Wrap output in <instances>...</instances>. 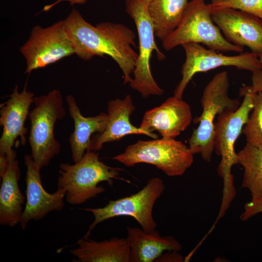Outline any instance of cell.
<instances>
[{
  "mask_svg": "<svg viewBox=\"0 0 262 262\" xmlns=\"http://www.w3.org/2000/svg\"><path fill=\"white\" fill-rule=\"evenodd\" d=\"M70 252L80 262H130L126 238L114 237L98 242L82 238Z\"/></svg>",
  "mask_w": 262,
  "mask_h": 262,
  "instance_id": "ffe728a7",
  "label": "cell"
},
{
  "mask_svg": "<svg viewBox=\"0 0 262 262\" xmlns=\"http://www.w3.org/2000/svg\"><path fill=\"white\" fill-rule=\"evenodd\" d=\"M24 164L26 167V202L19 223L23 229H26L28 223L32 220L39 221L51 212L61 211L64 207L66 195V191L61 188H57L53 193L46 191L41 181V169L31 155H25Z\"/></svg>",
  "mask_w": 262,
  "mask_h": 262,
  "instance_id": "5bb4252c",
  "label": "cell"
},
{
  "mask_svg": "<svg viewBox=\"0 0 262 262\" xmlns=\"http://www.w3.org/2000/svg\"><path fill=\"white\" fill-rule=\"evenodd\" d=\"M210 7L213 22L229 42L243 48L247 47L259 56L261 54L262 20L260 18L233 8Z\"/></svg>",
  "mask_w": 262,
  "mask_h": 262,
  "instance_id": "4fadbf2b",
  "label": "cell"
},
{
  "mask_svg": "<svg viewBox=\"0 0 262 262\" xmlns=\"http://www.w3.org/2000/svg\"><path fill=\"white\" fill-rule=\"evenodd\" d=\"M65 29L75 53L84 60L94 56L107 55L115 61L124 75L123 83L132 80L138 58L132 47H136V35L130 28L122 24L104 22L94 26L87 22L81 14L73 9L64 20Z\"/></svg>",
  "mask_w": 262,
  "mask_h": 262,
  "instance_id": "6da1fadb",
  "label": "cell"
},
{
  "mask_svg": "<svg viewBox=\"0 0 262 262\" xmlns=\"http://www.w3.org/2000/svg\"><path fill=\"white\" fill-rule=\"evenodd\" d=\"M188 0H153L148 11L155 35L162 41L180 24Z\"/></svg>",
  "mask_w": 262,
  "mask_h": 262,
  "instance_id": "44dd1931",
  "label": "cell"
},
{
  "mask_svg": "<svg viewBox=\"0 0 262 262\" xmlns=\"http://www.w3.org/2000/svg\"><path fill=\"white\" fill-rule=\"evenodd\" d=\"M68 1L70 3L71 5H73L75 4H83L85 3L87 1V0H57L56 1L54 2V3L46 5L44 8V11L49 10V9L52 8L53 6H55L57 4H58L59 2H61L62 1Z\"/></svg>",
  "mask_w": 262,
  "mask_h": 262,
  "instance_id": "83f0119b",
  "label": "cell"
},
{
  "mask_svg": "<svg viewBox=\"0 0 262 262\" xmlns=\"http://www.w3.org/2000/svg\"><path fill=\"white\" fill-rule=\"evenodd\" d=\"M178 251H169V252L162 254L155 262H183V257Z\"/></svg>",
  "mask_w": 262,
  "mask_h": 262,
  "instance_id": "4316f807",
  "label": "cell"
},
{
  "mask_svg": "<svg viewBox=\"0 0 262 262\" xmlns=\"http://www.w3.org/2000/svg\"><path fill=\"white\" fill-rule=\"evenodd\" d=\"M181 46L185 51V60L181 67L182 78L176 88L174 95L180 98H182L187 84L196 73L221 66H233L252 73L262 69L259 56L251 51L229 56L206 49L200 44L190 43Z\"/></svg>",
  "mask_w": 262,
  "mask_h": 262,
  "instance_id": "30bf717a",
  "label": "cell"
},
{
  "mask_svg": "<svg viewBox=\"0 0 262 262\" xmlns=\"http://www.w3.org/2000/svg\"><path fill=\"white\" fill-rule=\"evenodd\" d=\"M66 101L70 116L74 121V129L69 142L72 160L74 163H76L82 159L86 151H90L92 135L105 131L108 115L106 113H101L94 116L85 117L81 114L72 95L67 96Z\"/></svg>",
  "mask_w": 262,
  "mask_h": 262,
  "instance_id": "e0dca14e",
  "label": "cell"
},
{
  "mask_svg": "<svg viewBox=\"0 0 262 262\" xmlns=\"http://www.w3.org/2000/svg\"><path fill=\"white\" fill-rule=\"evenodd\" d=\"M34 107L29 114L31 128L29 142L31 157L41 169L47 166L61 150V145L54 137L57 121L62 119L66 111L61 93L54 89L46 95L34 98Z\"/></svg>",
  "mask_w": 262,
  "mask_h": 262,
  "instance_id": "5b68a950",
  "label": "cell"
},
{
  "mask_svg": "<svg viewBox=\"0 0 262 262\" xmlns=\"http://www.w3.org/2000/svg\"><path fill=\"white\" fill-rule=\"evenodd\" d=\"M26 86L27 82L19 93L16 85L8 100L0 105V125L2 127L0 156H5L9 162L16 158V152L13 149L16 140L19 137L22 145L26 143L28 128L25 123L34 98V94L28 91Z\"/></svg>",
  "mask_w": 262,
  "mask_h": 262,
  "instance_id": "7c38bea8",
  "label": "cell"
},
{
  "mask_svg": "<svg viewBox=\"0 0 262 262\" xmlns=\"http://www.w3.org/2000/svg\"><path fill=\"white\" fill-rule=\"evenodd\" d=\"M229 82L228 72L215 74L205 86L200 102L202 112L194 122L197 127L189 139V148L194 154L199 153L205 161L211 162L214 151V120L227 111H234L240 105L238 99L229 96Z\"/></svg>",
  "mask_w": 262,
  "mask_h": 262,
  "instance_id": "277c9868",
  "label": "cell"
},
{
  "mask_svg": "<svg viewBox=\"0 0 262 262\" xmlns=\"http://www.w3.org/2000/svg\"><path fill=\"white\" fill-rule=\"evenodd\" d=\"M20 171L18 161L10 162L0 189V225L13 227L20 223L26 197L19 186Z\"/></svg>",
  "mask_w": 262,
  "mask_h": 262,
  "instance_id": "d6986e66",
  "label": "cell"
},
{
  "mask_svg": "<svg viewBox=\"0 0 262 262\" xmlns=\"http://www.w3.org/2000/svg\"><path fill=\"white\" fill-rule=\"evenodd\" d=\"M135 110L131 97L127 95L123 99L116 98L109 101L107 104L108 122L105 131L96 133L91 137L90 151L100 150L106 143L120 140L130 134H144L157 139L156 134H150L139 127L131 124L130 117Z\"/></svg>",
  "mask_w": 262,
  "mask_h": 262,
  "instance_id": "2e32d148",
  "label": "cell"
},
{
  "mask_svg": "<svg viewBox=\"0 0 262 262\" xmlns=\"http://www.w3.org/2000/svg\"><path fill=\"white\" fill-rule=\"evenodd\" d=\"M164 189L163 180L154 177L149 179L141 190L131 196L110 200L103 207L82 209L84 211L91 213L94 220L82 238H88L90 233L98 224L119 216L133 217L145 231L155 230L157 224L152 216L153 208Z\"/></svg>",
  "mask_w": 262,
  "mask_h": 262,
  "instance_id": "9c48e42d",
  "label": "cell"
},
{
  "mask_svg": "<svg viewBox=\"0 0 262 262\" xmlns=\"http://www.w3.org/2000/svg\"><path fill=\"white\" fill-rule=\"evenodd\" d=\"M125 4L126 12L136 25L139 37V53L133 71L134 78L129 84L145 98L150 95L161 96L164 91L152 76L150 61L153 51H155L159 60H164L165 56L156 44L148 5L141 0H125Z\"/></svg>",
  "mask_w": 262,
  "mask_h": 262,
  "instance_id": "ba28073f",
  "label": "cell"
},
{
  "mask_svg": "<svg viewBox=\"0 0 262 262\" xmlns=\"http://www.w3.org/2000/svg\"><path fill=\"white\" fill-rule=\"evenodd\" d=\"M213 7H227L252 14L262 20V0H211Z\"/></svg>",
  "mask_w": 262,
  "mask_h": 262,
  "instance_id": "cb8c5ba5",
  "label": "cell"
},
{
  "mask_svg": "<svg viewBox=\"0 0 262 262\" xmlns=\"http://www.w3.org/2000/svg\"><path fill=\"white\" fill-rule=\"evenodd\" d=\"M122 169L105 164L100 160L96 151H86L82 159L70 164L61 163L58 170L57 187L66 192V199L72 205H79L97 197L105 191L98 184L106 181L113 186V180L118 179L130 182L118 177Z\"/></svg>",
  "mask_w": 262,
  "mask_h": 262,
  "instance_id": "3957f363",
  "label": "cell"
},
{
  "mask_svg": "<svg viewBox=\"0 0 262 262\" xmlns=\"http://www.w3.org/2000/svg\"><path fill=\"white\" fill-rule=\"evenodd\" d=\"M194 154L182 142L175 139L139 140L128 146L113 159L127 166L145 163L155 166L166 175H182L194 162Z\"/></svg>",
  "mask_w": 262,
  "mask_h": 262,
  "instance_id": "52a82bcc",
  "label": "cell"
},
{
  "mask_svg": "<svg viewBox=\"0 0 262 262\" xmlns=\"http://www.w3.org/2000/svg\"><path fill=\"white\" fill-rule=\"evenodd\" d=\"M10 162L4 156H0V177L1 178L5 173Z\"/></svg>",
  "mask_w": 262,
  "mask_h": 262,
  "instance_id": "f1b7e54d",
  "label": "cell"
},
{
  "mask_svg": "<svg viewBox=\"0 0 262 262\" xmlns=\"http://www.w3.org/2000/svg\"><path fill=\"white\" fill-rule=\"evenodd\" d=\"M146 4L148 5L149 3L153 0H141Z\"/></svg>",
  "mask_w": 262,
  "mask_h": 262,
  "instance_id": "f546056e",
  "label": "cell"
},
{
  "mask_svg": "<svg viewBox=\"0 0 262 262\" xmlns=\"http://www.w3.org/2000/svg\"><path fill=\"white\" fill-rule=\"evenodd\" d=\"M237 155L244 170L242 187L249 191L252 198H262V149L246 143Z\"/></svg>",
  "mask_w": 262,
  "mask_h": 262,
  "instance_id": "7402d4cb",
  "label": "cell"
},
{
  "mask_svg": "<svg viewBox=\"0 0 262 262\" xmlns=\"http://www.w3.org/2000/svg\"><path fill=\"white\" fill-rule=\"evenodd\" d=\"M192 120L189 105L174 96L161 105L147 111L139 128L150 134L157 131L164 138L175 139L187 129Z\"/></svg>",
  "mask_w": 262,
  "mask_h": 262,
  "instance_id": "9a60e30c",
  "label": "cell"
},
{
  "mask_svg": "<svg viewBox=\"0 0 262 262\" xmlns=\"http://www.w3.org/2000/svg\"><path fill=\"white\" fill-rule=\"evenodd\" d=\"M256 94L248 86L241 88L240 95L244 98L239 108L234 111L220 114L215 122L214 150L221 158L217 172L223 178L224 184L220 209L222 213L226 212L236 195L231 173L232 167L238 164L234 144L253 108Z\"/></svg>",
  "mask_w": 262,
  "mask_h": 262,
  "instance_id": "7a4b0ae2",
  "label": "cell"
},
{
  "mask_svg": "<svg viewBox=\"0 0 262 262\" xmlns=\"http://www.w3.org/2000/svg\"><path fill=\"white\" fill-rule=\"evenodd\" d=\"M242 132L246 143L262 149V92L256 94L253 108Z\"/></svg>",
  "mask_w": 262,
  "mask_h": 262,
  "instance_id": "603a6c76",
  "label": "cell"
},
{
  "mask_svg": "<svg viewBox=\"0 0 262 262\" xmlns=\"http://www.w3.org/2000/svg\"><path fill=\"white\" fill-rule=\"evenodd\" d=\"M20 50L26 61L25 72L28 74L75 53L65 29L64 20L45 28L35 26Z\"/></svg>",
  "mask_w": 262,
  "mask_h": 262,
  "instance_id": "8fae6325",
  "label": "cell"
},
{
  "mask_svg": "<svg viewBox=\"0 0 262 262\" xmlns=\"http://www.w3.org/2000/svg\"><path fill=\"white\" fill-rule=\"evenodd\" d=\"M130 249V262H155L165 251H179L181 245L174 237L162 236L156 229L127 227L126 238Z\"/></svg>",
  "mask_w": 262,
  "mask_h": 262,
  "instance_id": "ac0fdd59",
  "label": "cell"
},
{
  "mask_svg": "<svg viewBox=\"0 0 262 262\" xmlns=\"http://www.w3.org/2000/svg\"><path fill=\"white\" fill-rule=\"evenodd\" d=\"M205 0H191L176 29L162 42L164 48L170 50L187 43L206 45L208 49L218 51L242 53L243 48L229 42L213 22L211 7Z\"/></svg>",
  "mask_w": 262,
  "mask_h": 262,
  "instance_id": "8992f818",
  "label": "cell"
},
{
  "mask_svg": "<svg viewBox=\"0 0 262 262\" xmlns=\"http://www.w3.org/2000/svg\"><path fill=\"white\" fill-rule=\"evenodd\" d=\"M261 213H262V198H251L245 205L244 211L240 218L245 221Z\"/></svg>",
  "mask_w": 262,
  "mask_h": 262,
  "instance_id": "d4e9b609",
  "label": "cell"
},
{
  "mask_svg": "<svg viewBox=\"0 0 262 262\" xmlns=\"http://www.w3.org/2000/svg\"><path fill=\"white\" fill-rule=\"evenodd\" d=\"M259 57L262 64V53ZM248 87L254 92H262V69L252 73L251 84Z\"/></svg>",
  "mask_w": 262,
  "mask_h": 262,
  "instance_id": "484cf974",
  "label": "cell"
}]
</instances>
